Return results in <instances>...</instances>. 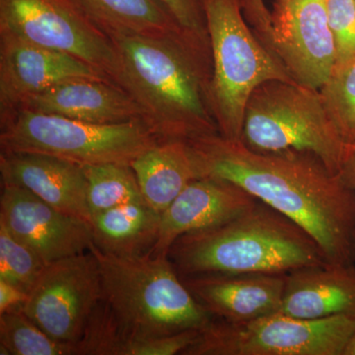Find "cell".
I'll return each instance as SVG.
<instances>
[{
  "instance_id": "1",
  "label": "cell",
  "mask_w": 355,
  "mask_h": 355,
  "mask_svg": "<svg viewBox=\"0 0 355 355\" xmlns=\"http://www.w3.org/2000/svg\"><path fill=\"white\" fill-rule=\"evenodd\" d=\"M202 177L227 180L301 226L331 265L355 260V193L314 154L257 153L219 133L189 141Z\"/></svg>"
},
{
  "instance_id": "2",
  "label": "cell",
  "mask_w": 355,
  "mask_h": 355,
  "mask_svg": "<svg viewBox=\"0 0 355 355\" xmlns=\"http://www.w3.org/2000/svg\"><path fill=\"white\" fill-rule=\"evenodd\" d=\"M116 83L142 111L158 140L191 141L219 133L209 103L211 53L188 37L116 35Z\"/></svg>"
},
{
  "instance_id": "3",
  "label": "cell",
  "mask_w": 355,
  "mask_h": 355,
  "mask_svg": "<svg viewBox=\"0 0 355 355\" xmlns=\"http://www.w3.org/2000/svg\"><path fill=\"white\" fill-rule=\"evenodd\" d=\"M168 258L181 279L205 275H287L330 263L309 233L261 200L225 223L178 238Z\"/></svg>"
},
{
  "instance_id": "4",
  "label": "cell",
  "mask_w": 355,
  "mask_h": 355,
  "mask_svg": "<svg viewBox=\"0 0 355 355\" xmlns=\"http://www.w3.org/2000/svg\"><path fill=\"white\" fill-rule=\"evenodd\" d=\"M90 251L99 263L103 300L130 343L202 331L214 321L168 256H114L93 244Z\"/></svg>"
},
{
  "instance_id": "5",
  "label": "cell",
  "mask_w": 355,
  "mask_h": 355,
  "mask_svg": "<svg viewBox=\"0 0 355 355\" xmlns=\"http://www.w3.org/2000/svg\"><path fill=\"white\" fill-rule=\"evenodd\" d=\"M211 53L209 103L219 135L241 141L250 96L270 80L296 83L250 26L242 0H200Z\"/></svg>"
},
{
  "instance_id": "6",
  "label": "cell",
  "mask_w": 355,
  "mask_h": 355,
  "mask_svg": "<svg viewBox=\"0 0 355 355\" xmlns=\"http://www.w3.org/2000/svg\"><path fill=\"white\" fill-rule=\"evenodd\" d=\"M241 142L257 153L314 154L336 175L349 147L331 123L320 91L282 80L261 84L250 96Z\"/></svg>"
},
{
  "instance_id": "7",
  "label": "cell",
  "mask_w": 355,
  "mask_h": 355,
  "mask_svg": "<svg viewBox=\"0 0 355 355\" xmlns=\"http://www.w3.org/2000/svg\"><path fill=\"white\" fill-rule=\"evenodd\" d=\"M158 141L142 121L99 125L24 109L0 116L1 153L46 154L81 166H132Z\"/></svg>"
},
{
  "instance_id": "8",
  "label": "cell",
  "mask_w": 355,
  "mask_h": 355,
  "mask_svg": "<svg viewBox=\"0 0 355 355\" xmlns=\"http://www.w3.org/2000/svg\"><path fill=\"white\" fill-rule=\"evenodd\" d=\"M355 318L298 319L284 314L243 323L214 319L183 355H343Z\"/></svg>"
},
{
  "instance_id": "9",
  "label": "cell",
  "mask_w": 355,
  "mask_h": 355,
  "mask_svg": "<svg viewBox=\"0 0 355 355\" xmlns=\"http://www.w3.org/2000/svg\"><path fill=\"white\" fill-rule=\"evenodd\" d=\"M0 35L69 53L116 83L114 44L79 0H0Z\"/></svg>"
},
{
  "instance_id": "10",
  "label": "cell",
  "mask_w": 355,
  "mask_h": 355,
  "mask_svg": "<svg viewBox=\"0 0 355 355\" xmlns=\"http://www.w3.org/2000/svg\"><path fill=\"white\" fill-rule=\"evenodd\" d=\"M102 301L99 263L89 250L46 263L23 312L51 338L76 345Z\"/></svg>"
},
{
  "instance_id": "11",
  "label": "cell",
  "mask_w": 355,
  "mask_h": 355,
  "mask_svg": "<svg viewBox=\"0 0 355 355\" xmlns=\"http://www.w3.org/2000/svg\"><path fill=\"white\" fill-rule=\"evenodd\" d=\"M273 44L294 81L320 90L336 67L327 0H272Z\"/></svg>"
},
{
  "instance_id": "12",
  "label": "cell",
  "mask_w": 355,
  "mask_h": 355,
  "mask_svg": "<svg viewBox=\"0 0 355 355\" xmlns=\"http://www.w3.org/2000/svg\"><path fill=\"white\" fill-rule=\"evenodd\" d=\"M109 76L69 53L0 35V116L13 113L53 86Z\"/></svg>"
},
{
  "instance_id": "13",
  "label": "cell",
  "mask_w": 355,
  "mask_h": 355,
  "mask_svg": "<svg viewBox=\"0 0 355 355\" xmlns=\"http://www.w3.org/2000/svg\"><path fill=\"white\" fill-rule=\"evenodd\" d=\"M0 223L46 263L86 253L93 244L88 222L12 184H2Z\"/></svg>"
},
{
  "instance_id": "14",
  "label": "cell",
  "mask_w": 355,
  "mask_h": 355,
  "mask_svg": "<svg viewBox=\"0 0 355 355\" xmlns=\"http://www.w3.org/2000/svg\"><path fill=\"white\" fill-rule=\"evenodd\" d=\"M258 202L241 187L227 180L202 177L191 182L161 214L153 256H168L178 238L187 233L225 223Z\"/></svg>"
},
{
  "instance_id": "15",
  "label": "cell",
  "mask_w": 355,
  "mask_h": 355,
  "mask_svg": "<svg viewBox=\"0 0 355 355\" xmlns=\"http://www.w3.org/2000/svg\"><path fill=\"white\" fill-rule=\"evenodd\" d=\"M2 184L25 189L51 207L90 224L83 166L46 154L1 153Z\"/></svg>"
},
{
  "instance_id": "16",
  "label": "cell",
  "mask_w": 355,
  "mask_h": 355,
  "mask_svg": "<svg viewBox=\"0 0 355 355\" xmlns=\"http://www.w3.org/2000/svg\"><path fill=\"white\" fill-rule=\"evenodd\" d=\"M286 275H205L182 279L214 319L243 323L282 310Z\"/></svg>"
},
{
  "instance_id": "17",
  "label": "cell",
  "mask_w": 355,
  "mask_h": 355,
  "mask_svg": "<svg viewBox=\"0 0 355 355\" xmlns=\"http://www.w3.org/2000/svg\"><path fill=\"white\" fill-rule=\"evenodd\" d=\"M21 109L99 125L144 121L141 109L128 91L99 79L58 84L35 96Z\"/></svg>"
},
{
  "instance_id": "18",
  "label": "cell",
  "mask_w": 355,
  "mask_h": 355,
  "mask_svg": "<svg viewBox=\"0 0 355 355\" xmlns=\"http://www.w3.org/2000/svg\"><path fill=\"white\" fill-rule=\"evenodd\" d=\"M280 311L305 320L355 318V266L329 263L287 273Z\"/></svg>"
},
{
  "instance_id": "19",
  "label": "cell",
  "mask_w": 355,
  "mask_h": 355,
  "mask_svg": "<svg viewBox=\"0 0 355 355\" xmlns=\"http://www.w3.org/2000/svg\"><path fill=\"white\" fill-rule=\"evenodd\" d=\"M144 200L162 214L191 182L202 178L189 141L160 140L132 164Z\"/></svg>"
},
{
  "instance_id": "20",
  "label": "cell",
  "mask_w": 355,
  "mask_h": 355,
  "mask_svg": "<svg viewBox=\"0 0 355 355\" xmlns=\"http://www.w3.org/2000/svg\"><path fill=\"white\" fill-rule=\"evenodd\" d=\"M161 214L146 200L125 203L91 217L93 245L104 253L140 257L153 253Z\"/></svg>"
},
{
  "instance_id": "21",
  "label": "cell",
  "mask_w": 355,
  "mask_h": 355,
  "mask_svg": "<svg viewBox=\"0 0 355 355\" xmlns=\"http://www.w3.org/2000/svg\"><path fill=\"white\" fill-rule=\"evenodd\" d=\"M79 1L83 4L91 19L94 21L95 24L109 38L116 35L153 37V38H172V37L190 38L173 22L171 18L155 0H79Z\"/></svg>"
},
{
  "instance_id": "22",
  "label": "cell",
  "mask_w": 355,
  "mask_h": 355,
  "mask_svg": "<svg viewBox=\"0 0 355 355\" xmlns=\"http://www.w3.org/2000/svg\"><path fill=\"white\" fill-rule=\"evenodd\" d=\"M87 178V203L91 217L125 203L144 200L137 175L127 164L83 166Z\"/></svg>"
},
{
  "instance_id": "23",
  "label": "cell",
  "mask_w": 355,
  "mask_h": 355,
  "mask_svg": "<svg viewBox=\"0 0 355 355\" xmlns=\"http://www.w3.org/2000/svg\"><path fill=\"white\" fill-rule=\"evenodd\" d=\"M0 354L79 355L74 343L49 336L21 311L0 315Z\"/></svg>"
},
{
  "instance_id": "24",
  "label": "cell",
  "mask_w": 355,
  "mask_h": 355,
  "mask_svg": "<svg viewBox=\"0 0 355 355\" xmlns=\"http://www.w3.org/2000/svg\"><path fill=\"white\" fill-rule=\"evenodd\" d=\"M331 123L347 144H355V58L335 67L320 89Z\"/></svg>"
},
{
  "instance_id": "25",
  "label": "cell",
  "mask_w": 355,
  "mask_h": 355,
  "mask_svg": "<svg viewBox=\"0 0 355 355\" xmlns=\"http://www.w3.org/2000/svg\"><path fill=\"white\" fill-rule=\"evenodd\" d=\"M46 265L38 254L0 223V279L29 293Z\"/></svg>"
},
{
  "instance_id": "26",
  "label": "cell",
  "mask_w": 355,
  "mask_h": 355,
  "mask_svg": "<svg viewBox=\"0 0 355 355\" xmlns=\"http://www.w3.org/2000/svg\"><path fill=\"white\" fill-rule=\"evenodd\" d=\"M329 24L336 46V67L355 58L354 0H327Z\"/></svg>"
},
{
  "instance_id": "27",
  "label": "cell",
  "mask_w": 355,
  "mask_h": 355,
  "mask_svg": "<svg viewBox=\"0 0 355 355\" xmlns=\"http://www.w3.org/2000/svg\"><path fill=\"white\" fill-rule=\"evenodd\" d=\"M163 10L190 38L210 51L207 21L200 0H155Z\"/></svg>"
},
{
  "instance_id": "28",
  "label": "cell",
  "mask_w": 355,
  "mask_h": 355,
  "mask_svg": "<svg viewBox=\"0 0 355 355\" xmlns=\"http://www.w3.org/2000/svg\"><path fill=\"white\" fill-rule=\"evenodd\" d=\"M242 4L245 17L258 38L277 55L272 39V15L265 0H242Z\"/></svg>"
},
{
  "instance_id": "29",
  "label": "cell",
  "mask_w": 355,
  "mask_h": 355,
  "mask_svg": "<svg viewBox=\"0 0 355 355\" xmlns=\"http://www.w3.org/2000/svg\"><path fill=\"white\" fill-rule=\"evenodd\" d=\"M28 299L27 292L19 287L0 279V315L6 313L23 311Z\"/></svg>"
},
{
  "instance_id": "30",
  "label": "cell",
  "mask_w": 355,
  "mask_h": 355,
  "mask_svg": "<svg viewBox=\"0 0 355 355\" xmlns=\"http://www.w3.org/2000/svg\"><path fill=\"white\" fill-rule=\"evenodd\" d=\"M338 176L345 186L355 193V144H349Z\"/></svg>"
},
{
  "instance_id": "31",
  "label": "cell",
  "mask_w": 355,
  "mask_h": 355,
  "mask_svg": "<svg viewBox=\"0 0 355 355\" xmlns=\"http://www.w3.org/2000/svg\"><path fill=\"white\" fill-rule=\"evenodd\" d=\"M343 355H355V324L354 331H352V336H350L349 343H347Z\"/></svg>"
},
{
  "instance_id": "32",
  "label": "cell",
  "mask_w": 355,
  "mask_h": 355,
  "mask_svg": "<svg viewBox=\"0 0 355 355\" xmlns=\"http://www.w3.org/2000/svg\"><path fill=\"white\" fill-rule=\"evenodd\" d=\"M354 4H355V0H354Z\"/></svg>"
}]
</instances>
